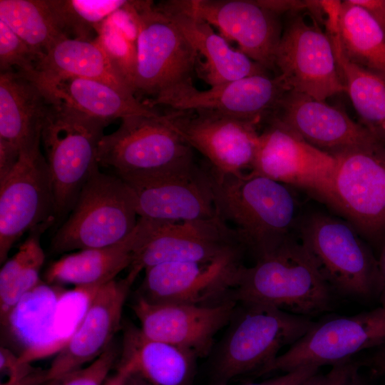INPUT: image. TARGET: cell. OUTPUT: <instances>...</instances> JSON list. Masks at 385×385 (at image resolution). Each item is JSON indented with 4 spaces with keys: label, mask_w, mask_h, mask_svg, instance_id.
Listing matches in <instances>:
<instances>
[{
    "label": "cell",
    "mask_w": 385,
    "mask_h": 385,
    "mask_svg": "<svg viewBox=\"0 0 385 385\" xmlns=\"http://www.w3.org/2000/svg\"><path fill=\"white\" fill-rule=\"evenodd\" d=\"M217 216L255 260L294 238L302 215L292 187L253 170L224 174L207 164Z\"/></svg>",
    "instance_id": "cell-1"
},
{
    "label": "cell",
    "mask_w": 385,
    "mask_h": 385,
    "mask_svg": "<svg viewBox=\"0 0 385 385\" xmlns=\"http://www.w3.org/2000/svg\"><path fill=\"white\" fill-rule=\"evenodd\" d=\"M359 365L351 360L335 364L327 373L323 374L318 371L302 385H351Z\"/></svg>",
    "instance_id": "cell-38"
},
{
    "label": "cell",
    "mask_w": 385,
    "mask_h": 385,
    "mask_svg": "<svg viewBox=\"0 0 385 385\" xmlns=\"http://www.w3.org/2000/svg\"><path fill=\"white\" fill-rule=\"evenodd\" d=\"M138 218L130 186L117 175L98 170L57 230L51 249L63 253L115 245L130 235Z\"/></svg>",
    "instance_id": "cell-7"
},
{
    "label": "cell",
    "mask_w": 385,
    "mask_h": 385,
    "mask_svg": "<svg viewBox=\"0 0 385 385\" xmlns=\"http://www.w3.org/2000/svg\"><path fill=\"white\" fill-rule=\"evenodd\" d=\"M236 305L232 301L207 306L156 304L137 295L132 309L145 336L203 358L211 354L215 337L227 327Z\"/></svg>",
    "instance_id": "cell-18"
},
{
    "label": "cell",
    "mask_w": 385,
    "mask_h": 385,
    "mask_svg": "<svg viewBox=\"0 0 385 385\" xmlns=\"http://www.w3.org/2000/svg\"><path fill=\"white\" fill-rule=\"evenodd\" d=\"M289 89L279 76L253 75L212 86L196 88L192 81L173 86L147 104L163 105L173 111L210 110L255 120L270 117Z\"/></svg>",
    "instance_id": "cell-17"
},
{
    "label": "cell",
    "mask_w": 385,
    "mask_h": 385,
    "mask_svg": "<svg viewBox=\"0 0 385 385\" xmlns=\"http://www.w3.org/2000/svg\"><path fill=\"white\" fill-rule=\"evenodd\" d=\"M270 118L333 155L379 138L344 111L293 90L284 93Z\"/></svg>",
    "instance_id": "cell-22"
},
{
    "label": "cell",
    "mask_w": 385,
    "mask_h": 385,
    "mask_svg": "<svg viewBox=\"0 0 385 385\" xmlns=\"http://www.w3.org/2000/svg\"><path fill=\"white\" fill-rule=\"evenodd\" d=\"M378 260L382 278V289L380 298L381 301V307L385 309V241L381 247V255Z\"/></svg>",
    "instance_id": "cell-44"
},
{
    "label": "cell",
    "mask_w": 385,
    "mask_h": 385,
    "mask_svg": "<svg viewBox=\"0 0 385 385\" xmlns=\"http://www.w3.org/2000/svg\"><path fill=\"white\" fill-rule=\"evenodd\" d=\"M336 158L306 142L273 118L260 133L251 170L273 180L305 189L328 202Z\"/></svg>",
    "instance_id": "cell-14"
},
{
    "label": "cell",
    "mask_w": 385,
    "mask_h": 385,
    "mask_svg": "<svg viewBox=\"0 0 385 385\" xmlns=\"http://www.w3.org/2000/svg\"><path fill=\"white\" fill-rule=\"evenodd\" d=\"M139 16L135 95L153 99L173 86L192 81L199 56L178 26L153 1H145Z\"/></svg>",
    "instance_id": "cell-11"
},
{
    "label": "cell",
    "mask_w": 385,
    "mask_h": 385,
    "mask_svg": "<svg viewBox=\"0 0 385 385\" xmlns=\"http://www.w3.org/2000/svg\"><path fill=\"white\" fill-rule=\"evenodd\" d=\"M49 227L42 225L31 231L18 251L3 263L0 270V320L4 327L22 299L40 284L39 275L45 260L40 237Z\"/></svg>",
    "instance_id": "cell-32"
},
{
    "label": "cell",
    "mask_w": 385,
    "mask_h": 385,
    "mask_svg": "<svg viewBox=\"0 0 385 385\" xmlns=\"http://www.w3.org/2000/svg\"><path fill=\"white\" fill-rule=\"evenodd\" d=\"M327 203L381 247L385 241V140L339 153Z\"/></svg>",
    "instance_id": "cell-8"
},
{
    "label": "cell",
    "mask_w": 385,
    "mask_h": 385,
    "mask_svg": "<svg viewBox=\"0 0 385 385\" xmlns=\"http://www.w3.org/2000/svg\"><path fill=\"white\" fill-rule=\"evenodd\" d=\"M351 385H368L364 379L359 375V372L355 376Z\"/></svg>",
    "instance_id": "cell-46"
},
{
    "label": "cell",
    "mask_w": 385,
    "mask_h": 385,
    "mask_svg": "<svg viewBox=\"0 0 385 385\" xmlns=\"http://www.w3.org/2000/svg\"><path fill=\"white\" fill-rule=\"evenodd\" d=\"M361 364L368 366L376 375L385 376V344L376 347Z\"/></svg>",
    "instance_id": "cell-42"
},
{
    "label": "cell",
    "mask_w": 385,
    "mask_h": 385,
    "mask_svg": "<svg viewBox=\"0 0 385 385\" xmlns=\"http://www.w3.org/2000/svg\"><path fill=\"white\" fill-rule=\"evenodd\" d=\"M331 38L345 91L361 124L385 140V76L350 61L343 53L337 36Z\"/></svg>",
    "instance_id": "cell-30"
},
{
    "label": "cell",
    "mask_w": 385,
    "mask_h": 385,
    "mask_svg": "<svg viewBox=\"0 0 385 385\" xmlns=\"http://www.w3.org/2000/svg\"><path fill=\"white\" fill-rule=\"evenodd\" d=\"M128 185L139 217L175 223L217 216L207 165Z\"/></svg>",
    "instance_id": "cell-21"
},
{
    "label": "cell",
    "mask_w": 385,
    "mask_h": 385,
    "mask_svg": "<svg viewBox=\"0 0 385 385\" xmlns=\"http://www.w3.org/2000/svg\"><path fill=\"white\" fill-rule=\"evenodd\" d=\"M235 232L218 217L183 222L155 223L133 254L129 272L170 262H206L242 252Z\"/></svg>",
    "instance_id": "cell-16"
},
{
    "label": "cell",
    "mask_w": 385,
    "mask_h": 385,
    "mask_svg": "<svg viewBox=\"0 0 385 385\" xmlns=\"http://www.w3.org/2000/svg\"><path fill=\"white\" fill-rule=\"evenodd\" d=\"M0 19L29 45L40 60L56 42L67 37L49 0H0Z\"/></svg>",
    "instance_id": "cell-33"
},
{
    "label": "cell",
    "mask_w": 385,
    "mask_h": 385,
    "mask_svg": "<svg viewBox=\"0 0 385 385\" xmlns=\"http://www.w3.org/2000/svg\"><path fill=\"white\" fill-rule=\"evenodd\" d=\"M173 129L224 174L250 171L259 143L258 122L210 110L173 111Z\"/></svg>",
    "instance_id": "cell-13"
},
{
    "label": "cell",
    "mask_w": 385,
    "mask_h": 385,
    "mask_svg": "<svg viewBox=\"0 0 385 385\" xmlns=\"http://www.w3.org/2000/svg\"><path fill=\"white\" fill-rule=\"evenodd\" d=\"M136 276L128 272L99 287L81 319L46 369V379H58L97 359L113 342L121 326L123 305Z\"/></svg>",
    "instance_id": "cell-20"
},
{
    "label": "cell",
    "mask_w": 385,
    "mask_h": 385,
    "mask_svg": "<svg viewBox=\"0 0 385 385\" xmlns=\"http://www.w3.org/2000/svg\"><path fill=\"white\" fill-rule=\"evenodd\" d=\"M156 6L174 22L184 36L203 58L200 71L210 87L247 76L266 73V68L238 49L230 46L227 40L216 34L206 21L182 11L171 1Z\"/></svg>",
    "instance_id": "cell-24"
},
{
    "label": "cell",
    "mask_w": 385,
    "mask_h": 385,
    "mask_svg": "<svg viewBox=\"0 0 385 385\" xmlns=\"http://www.w3.org/2000/svg\"><path fill=\"white\" fill-rule=\"evenodd\" d=\"M274 65L289 90L322 101L345 91L329 36L301 16L282 33Z\"/></svg>",
    "instance_id": "cell-12"
},
{
    "label": "cell",
    "mask_w": 385,
    "mask_h": 385,
    "mask_svg": "<svg viewBox=\"0 0 385 385\" xmlns=\"http://www.w3.org/2000/svg\"><path fill=\"white\" fill-rule=\"evenodd\" d=\"M118 359L119 350L112 343L88 365L50 381L46 385H103L111 369L118 364Z\"/></svg>",
    "instance_id": "cell-36"
},
{
    "label": "cell",
    "mask_w": 385,
    "mask_h": 385,
    "mask_svg": "<svg viewBox=\"0 0 385 385\" xmlns=\"http://www.w3.org/2000/svg\"><path fill=\"white\" fill-rule=\"evenodd\" d=\"M21 153L16 148L0 142V180L3 179L15 166Z\"/></svg>",
    "instance_id": "cell-40"
},
{
    "label": "cell",
    "mask_w": 385,
    "mask_h": 385,
    "mask_svg": "<svg viewBox=\"0 0 385 385\" xmlns=\"http://www.w3.org/2000/svg\"><path fill=\"white\" fill-rule=\"evenodd\" d=\"M152 225V220L139 217L134 230L122 241L63 256L47 269L46 281L51 284H70L76 287L94 288L115 279L121 271L130 266L134 251Z\"/></svg>",
    "instance_id": "cell-25"
},
{
    "label": "cell",
    "mask_w": 385,
    "mask_h": 385,
    "mask_svg": "<svg viewBox=\"0 0 385 385\" xmlns=\"http://www.w3.org/2000/svg\"><path fill=\"white\" fill-rule=\"evenodd\" d=\"M385 344V309L314 323L297 342L257 376L288 372L304 366L335 365L366 349Z\"/></svg>",
    "instance_id": "cell-9"
},
{
    "label": "cell",
    "mask_w": 385,
    "mask_h": 385,
    "mask_svg": "<svg viewBox=\"0 0 385 385\" xmlns=\"http://www.w3.org/2000/svg\"><path fill=\"white\" fill-rule=\"evenodd\" d=\"M242 252L210 262H170L145 270L138 295L156 304L214 305L230 301Z\"/></svg>",
    "instance_id": "cell-15"
},
{
    "label": "cell",
    "mask_w": 385,
    "mask_h": 385,
    "mask_svg": "<svg viewBox=\"0 0 385 385\" xmlns=\"http://www.w3.org/2000/svg\"><path fill=\"white\" fill-rule=\"evenodd\" d=\"M39 57L3 20L0 19V71H18L36 76Z\"/></svg>",
    "instance_id": "cell-35"
},
{
    "label": "cell",
    "mask_w": 385,
    "mask_h": 385,
    "mask_svg": "<svg viewBox=\"0 0 385 385\" xmlns=\"http://www.w3.org/2000/svg\"><path fill=\"white\" fill-rule=\"evenodd\" d=\"M51 97L35 76L0 73V142L20 153L40 145Z\"/></svg>",
    "instance_id": "cell-23"
},
{
    "label": "cell",
    "mask_w": 385,
    "mask_h": 385,
    "mask_svg": "<svg viewBox=\"0 0 385 385\" xmlns=\"http://www.w3.org/2000/svg\"><path fill=\"white\" fill-rule=\"evenodd\" d=\"M319 369V367L315 366H301L263 381L242 385H302L309 378L317 374Z\"/></svg>",
    "instance_id": "cell-39"
},
{
    "label": "cell",
    "mask_w": 385,
    "mask_h": 385,
    "mask_svg": "<svg viewBox=\"0 0 385 385\" xmlns=\"http://www.w3.org/2000/svg\"><path fill=\"white\" fill-rule=\"evenodd\" d=\"M125 385H149L145 381L134 373H130Z\"/></svg>",
    "instance_id": "cell-45"
},
{
    "label": "cell",
    "mask_w": 385,
    "mask_h": 385,
    "mask_svg": "<svg viewBox=\"0 0 385 385\" xmlns=\"http://www.w3.org/2000/svg\"><path fill=\"white\" fill-rule=\"evenodd\" d=\"M117 364L116 371L108 377L103 385H125L130 369L125 365Z\"/></svg>",
    "instance_id": "cell-43"
},
{
    "label": "cell",
    "mask_w": 385,
    "mask_h": 385,
    "mask_svg": "<svg viewBox=\"0 0 385 385\" xmlns=\"http://www.w3.org/2000/svg\"><path fill=\"white\" fill-rule=\"evenodd\" d=\"M182 11L215 26L225 39L266 69H274V59L282 35L276 13L257 1L173 0Z\"/></svg>",
    "instance_id": "cell-19"
},
{
    "label": "cell",
    "mask_w": 385,
    "mask_h": 385,
    "mask_svg": "<svg viewBox=\"0 0 385 385\" xmlns=\"http://www.w3.org/2000/svg\"><path fill=\"white\" fill-rule=\"evenodd\" d=\"M35 77L41 79L77 77L98 80L135 96L94 39L85 41L65 37L58 40L40 60Z\"/></svg>",
    "instance_id": "cell-28"
},
{
    "label": "cell",
    "mask_w": 385,
    "mask_h": 385,
    "mask_svg": "<svg viewBox=\"0 0 385 385\" xmlns=\"http://www.w3.org/2000/svg\"><path fill=\"white\" fill-rule=\"evenodd\" d=\"M344 55L352 63L385 76V32L364 8L341 2L336 31Z\"/></svg>",
    "instance_id": "cell-29"
},
{
    "label": "cell",
    "mask_w": 385,
    "mask_h": 385,
    "mask_svg": "<svg viewBox=\"0 0 385 385\" xmlns=\"http://www.w3.org/2000/svg\"><path fill=\"white\" fill-rule=\"evenodd\" d=\"M99 166L111 168L128 184L166 176L195 164L192 148L158 113L121 119L104 135L98 149Z\"/></svg>",
    "instance_id": "cell-4"
},
{
    "label": "cell",
    "mask_w": 385,
    "mask_h": 385,
    "mask_svg": "<svg viewBox=\"0 0 385 385\" xmlns=\"http://www.w3.org/2000/svg\"><path fill=\"white\" fill-rule=\"evenodd\" d=\"M145 1H130L107 17L96 29L100 46L121 78L134 91L137 69L139 11Z\"/></svg>",
    "instance_id": "cell-31"
},
{
    "label": "cell",
    "mask_w": 385,
    "mask_h": 385,
    "mask_svg": "<svg viewBox=\"0 0 385 385\" xmlns=\"http://www.w3.org/2000/svg\"><path fill=\"white\" fill-rule=\"evenodd\" d=\"M128 0H49L67 37L92 41V34L110 15L125 7Z\"/></svg>",
    "instance_id": "cell-34"
},
{
    "label": "cell",
    "mask_w": 385,
    "mask_h": 385,
    "mask_svg": "<svg viewBox=\"0 0 385 385\" xmlns=\"http://www.w3.org/2000/svg\"><path fill=\"white\" fill-rule=\"evenodd\" d=\"M369 11L385 32V0H351Z\"/></svg>",
    "instance_id": "cell-41"
},
{
    "label": "cell",
    "mask_w": 385,
    "mask_h": 385,
    "mask_svg": "<svg viewBox=\"0 0 385 385\" xmlns=\"http://www.w3.org/2000/svg\"><path fill=\"white\" fill-rule=\"evenodd\" d=\"M0 370L6 379L0 385H46V369L21 362L19 356L1 346L0 349Z\"/></svg>",
    "instance_id": "cell-37"
},
{
    "label": "cell",
    "mask_w": 385,
    "mask_h": 385,
    "mask_svg": "<svg viewBox=\"0 0 385 385\" xmlns=\"http://www.w3.org/2000/svg\"><path fill=\"white\" fill-rule=\"evenodd\" d=\"M314 322L277 307L237 303L220 341L213 347L210 385H228L242 376H256L301 339Z\"/></svg>",
    "instance_id": "cell-2"
},
{
    "label": "cell",
    "mask_w": 385,
    "mask_h": 385,
    "mask_svg": "<svg viewBox=\"0 0 385 385\" xmlns=\"http://www.w3.org/2000/svg\"><path fill=\"white\" fill-rule=\"evenodd\" d=\"M41 143L53 185L56 222L69 214L83 185L99 170L98 149L109 123L51 98Z\"/></svg>",
    "instance_id": "cell-5"
},
{
    "label": "cell",
    "mask_w": 385,
    "mask_h": 385,
    "mask_svg": "<svg viewBox=\"0 0 385 385\" xmlns=\"http://www.w3.org/2000/svg\"><path fill=\"white\" fill-rule=\"evenodd\" d=\"M297 234L333 292L359 299L380 297L379 260L351 223L315 212L302 217Z\"/></svg>",
    "instance_id": "cell-6"
},
{
    "label": "cell",
    "mask_w": 385,
    "mask_h": 385,
    "mask_svg": "<svg viewBox=\"0 0 385 385\" xmlns=\"http://www.w3.org/2000/svg\"><path fill=\"white\" fill-rule=\"evenodd\" d=\"M333 292L294 238L255 260L254 265H242L229 300L272 306L308 317L329 310Z\"/></svg>",
    "instance_id": "cell-3"
},
{
    "label": "cell",
    "mask_w": 385,
    "mask_h": 385,
    "mask_svg": "<svg viewBox=\"0 0 385 385\" xmlns=\"http://www.w3.org/2000/svg\"><path fill=\"white\" fill-rule=\"evenodd\" d=\"M56 222L52 182L40 145L21 153L0 180V263L26 232Z\"/></svg>",
    "instance_id": "cell-10"
},
{
    "label": "cell",
    "mask_w": 385,
    "mask_h": 385,
    "mask_svg": "<svg viewBox=\"0 0 385 385\" xmlns=\"http://www.w3.org/2000/svg\"><path fill=\"white\" fill-rule=\"evenodd\" d=\"M36 79L52 98L109 123L117 118L157 113L133 94L102 81L77 77Z\"/></svg>",
    "instance_id": "cell-27"
},
{
    "label": "cell",
    "mask_w": 385,
    "mask_h": 385,
    "mask_svg": "<svg viewBox=\"0 0 385 385\" xmlns=\"http://www.w3.org/2000/svg\"><path fill=\"white\" fill-rule=\"evenodd\" d=\"M197 359L186 349L148 337L132 323L123 325L118 363L149 385H192Z\"/></svg>",
    "instance_id": "cell-26"
}]
</instances>
